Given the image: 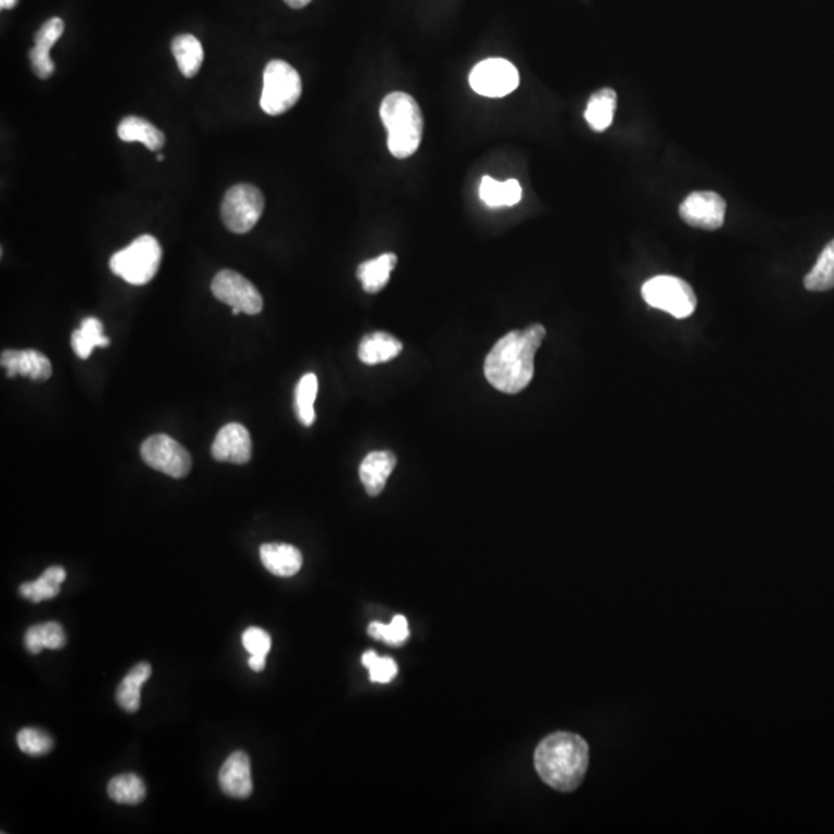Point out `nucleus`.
<instances>
[{"label":"nucleus","instance_id":"f03ea898","mask_svg":"<svg viewBox=\"0 0 834 834\" xmlns=\"http://www.w3.org/2000/svg\"><path fill=\"white\" fill-rule=\"evenodd\" d=\"M589 767L587 742L578 734L555 733L544 738L535 751L540 778L558 792H573L583 782Z\"/></svg>","mask_w":834,"mask_h":834},{"label":"nucleus","instance_id":"39448f33","mask_svg":"<svg viewBox=\"0 0 834 834\" xmlns=\"http://www.w3.org/2000/svg\"><path fill=\"white\" fill-rule=\"evenodd\" d=\"M302 97V79L288 62L274 60L263 72V93L260 105L270 116L283 115Z\"/></svg>","mask_w":834,"mask_h":834},{"label":"nucleus","instance_id":"393cba45","mask_svg":"<svg viewBox=\"0 0 834 834\" xmlns=\"http://www.w3.org/2000/svg\"><path fill=\"white\" fill-rule=\"evenodd\" d=\"M104 331V325L101 324L100 318L87 317L80 321V328L76 329L72 336V348L75 351L76 356L86 361L89 358L91 351L94 348H108L110 345V339L102 334Z\"/></svg>","mask_w":834,"mask_h":834},{"label":"nucleus","instance_id":"c85d7f7f","mask_svg":"<svg viewBox=\"0 0 834 834\" xmlns=\"http://www.w3.org/2000/svg\"><path fill=\"white\" fill-rule=\"evenodd\" d=\"M318 380L317 376L309 372V375L303 376L300 379L298 388H295L294 408L295 415H298L300 424L305 427H311L316 420V412H314V402L317 399Z\"/></svg>","mask_w":834,"mask_h":834},{"label":"nucleus","instance_id":"c756f323","mask_svg":"<svg viewBox=\"0 0 834 834\" xmlns=\"http://www.w3.org/2000/svg\"><path fill=\"white\" fill-rule=\"evenodd\" d=\"M368 634L376 640H383L387 645H402L408 639V623L404 616H396L390 624H382L375 621L369 624Z\"/></svg>","mask_w":834,"mask_h":834},{"label":"nucleus","instance_id":"412c9836","mask_svg":"<svg viewBox=\"0 0 834 834\" xmlns=\"http://www.w3.org/2000/svg\"><path fill=\"white\" fill-rule=\"evenodd\" d=\"M152 675V666L149 664H138L130 669L129 674L124 677L123 682L116 690V702L124 711L137 712L141 706V686Z\"/></svg>","mask_w":834,"mask_h":834},{"label":"nucleus","instance_id":"b1692460","mask_svg":"<svg viewBox=\"0 0 834 834\" xmlns=\"http://www.w3.org/2000/svg\"><path fill=\"white\" fill-rule=\"evenodd\" d=\"M67 573L61 566H51L36 581L24 583L20 587V594L33 603L46 602L54 598L61 591Z\"/></svg>","mask_w":834,"mask_h":834},{"label":"nucleus","instance_id":"c9c22d12","mask_svg":"<svg viewBox=\"0 0 834 834\" xmlns=\"http://www.w3.org/2000/svg\"><path fill=\"white\" fill-rule=\"evenodd\" d=\"M266 656H251L249 657V666L252 671L262 672L265 669Z\"/></svg>","mask_w":834,"mask_h":834},{"label":"nucleus","instance_id":"0eeeda50","mask_svg":"<svg viewBox=\"0 0 834 834\" xmlns=\"http://www.w3.org/2000/svg\"><path fill=\"white\" fill-rule=\"evenodd\" d=\"M265 211V197L252 185H237L226 192L222 218L233 233H248L255 228Z\"/></svg>","mask_w":834,"mask_h":834},{"label":"nucleus","instance_id":"423d86ee","mask_svg":"<svg viewBox=\"0 0 834 834\" xmlns=\"http://www.w3.org/2000/svg\"><path fill=\"white\" fill-rule=\"evenodd\" d=\"M642 295L650 308L665 311L675 318L693 316L697 308V295L690 283L674 276L649 278L642 288Z\"/></svg>","mask_w":834,"mask_h":834},{"label":"nucleus","instance_id":"ddd939ff","mask_svg":"<svg viewBox=\"0 0 834 834\" xmlns=\"http://www.w3.org/2000/svg\"><path fill=\"white\" fill-rule=\"evenodd\" d=\"M0 362L9 378L22 376L36 382H46L53 375L49 357L36 350H7L3 351Z\"/></svg>","mask_w":834,"mask_h":834},{"label":"nucleus","instance_id":"20e7f679","mask_svg":"<svg viewBox=\"0 0 834 834\" xmlns=\"http://www.w3.org/2000/svg\"><path fill=\"white\" fill-rule=\"evenodd\" d=\"M163 251L159 240L152 236H141L131 241L129 247L113 254L110 269L135 287L148 285L159 273Z\"/></svg>","mask_w":834,"mask_h":834},{"label":"nucleus","instance_id":"6ab92c4d","mask_svg":"<svg viewBox=\"0 0 834 834\" xmlns=\"http://www.w3.org/2000/svg\"><path fill=\"white\" fill-rule=\"evenodd\" d=\"M396 265L397 257L391 254V252L362 263L357 268V278L361 280L362 288L368 294H376V292L382 291L387 287L388 281H390L391 273L396 268Z\"/></svg>","mask_w":834,"mask_h":834},{"label":"nucleus","instance_id":"6e6552de","mask_svg":"<svg viewBox=\"0 0 834 834\" xmlns=\"http://www.w3.org/2000/svg\"><path fill=\"white\" fill-rule=\"evenodd\" d=\"M211 289L215 299L232 308L233 316L241 313L257 316L262 313L263 299L258 289L236 270H219L212 280Z\"/></svg>","mask_w":834,"mask_h":834},{"label":"nucleus","instance_id":"f8f14e48","mask_svg":"<svg viewBox=\"0 0 834 834\" xmlns=\"http://www.w3.org/2000/svg\"><path fill=\"white\" fill-rule=\"evenodd\" d=\"M212 456L219 463L247 464L252 457V439L247 427L228 424L218 431Z\"/></svg>","mask_w":834,"mask_h":834},{"label":"nucleus","instance_id":"58836bf2","mask_svg":"<svg viewBox=\"0 0 834 834\" xmlns=\"http://www.w3.org/2000/svg\"><path fill=\"white\" fill-rule=\"evenodd\" d=\"M156 160L163 161L164 160L163 153H159V155H156Z\"/></svg>","mask_w":834,"mask_h":834},{"label":"nucleus","instance_id":"1a4fd4ad","mask_svg":"<svg viewBox=\"0 0 834 834\" xmlns=\"http://www.w3.org/2000/svg\"><path fill=\"white\" fill-rule=\"evenodd\" d=\"M141 457L153 470L175 479L188 477L192 468L188 450L167 434H153L146 439L141 445Z\"/></svg>","mask_w":834,"mask_h":834},{"label":"nucleus","instance_id":"a878e982","mask_svg":"<svg viewBox=\"0 0 834 834\" xmlns=\"http://www.w3.org/2000/svg\"><path fill=\"white\" fill-rule=\"evenodd\" d=\"M67 643L64 628L60 623H42L31 626L25 634V647L28 653L39 654L43 649H61Z\"/></svg>","mask_w":834,"mask_h":834},{"label":"nucleus","instance_id":"9b49d317","mask_svg":"<svg viewBox=\"0 0 834 834\" xmlns=\"http://www.w3.org/2000/svg\"><path fill=\"white\" fill-rule=\"evenodd\" d=\"M726 203L711 190L693 192L680 204V217L693 228L716 230L725 223Z\"/></svg>","mask_w":834,"mask_h":834},{"label":"nucleus","instance_id":"f704fd0d","mask_svg":"<svg viewBox=\"0 0 834 834\" xmlns=\"http://www.w3.org/2000/svg\"><path fill=\"white\" fill-rule=\"evenodd\" d=\"M504 182H506L507 207L515 206V204L519 203V200H521L522 197L521 185H519L517 179H507V181Z\"/></svg>","mask_w":834,"mask_h":834},{"label":"nucleus","instance_id":"dca6fc26","mask_svg":"<svg viewBox=\"0 0 834 834\" xmlns=\"http://www.w3.org/2000/svg\"><path fill=\"white\" fill-rule=\"evenodd\" d=\"M394 467L396 456L391 452H371L362 460L358 475L369 496H379L383 492Z\"/></svg>","mask_w":834,"mask_h":834},{"label":"nucleus","instance_id":"473e14b6","mask_svg":"<svg viewBox=\"0 0 834 834\" xmlns=\"http://www.w3.org/2000/svg\"><path fill=\"white\" fill-rule=\"evenodd\" d=\"M479 197L489 207H507L506 182H500L490 177L482 178Z\"/></svg>","mask_w":834,"mask_h":834},{"label":"nucleus","instance_id":"7c9ffc66","mask_svg":"<svg viewBox=\"0 0 834 834\" xmlns=\"http://www.w3.org/2000/svg\"><path fill=\"white\" fill-rule=\"evenodd\" d=\"M17 746L28 756L49 755L53 749V738L36 728H24L17 734Z\"/></svg>","mask_w":834,"mask_h":834},{"label":"nucleus","instance_id":"aec40b11","mask_svg":"<svg viewBox=\"0 0 834 834\" xmlns=\"http://www.w3.org/2000/svg\"><path fill=\"white\" fill-rule=\"evenodd\" d=\"M118 137L124 142H142L146 148L153 150V152H159L166 142L163 131L156 129L148 119L139 118V116H126L121 121Z\"/></svg>","mask_w":834,"mask_h":834},{"label":"nucleus","instance_id":"4c0bfd02","mask_svg":"<svg viewBox=\"0 0 834 834\" xmlns=\"http://www.w3.org/2000/svg\"><path fill=\"white\" fill-rule=\"evenodd\" d=\"M17 2H20V0H0V9L2 10L14 9V7L17 5Z\"/></svg>","mask_w":834,"mask_h":834},{"label":"nucleus","instance_id":"a211bd4d","mask_svg":"<svg viewBox=\"0 0 834 834\" xmlns=\"http://www.w3.org/2000/svg\"><path fill=\"white\" fill-rule=\"evenodd\" d=\"M401 340L393 338L388 332H372L367 338L362 339L358 345V358L367 365L383 364V362L393 361L402 351Z\"/></svg>","mask_w":834,"mask_h":834},{"label":"nucleus","instance_id":"4468645a","mask_svg":"<svg viewBox=\"0 0 834 834\" xmlns=\"http://www.w3.org/2000/svg\"><path fill=\"white\" fill-rule=\"evenodd\" d=\"M219 786L226 796L233 799H247L252 795L251 760L247 753H232L223 763L218 775Z\"/></svg>","mask_w":834,"mask_h":834},{"label":"nucleus","instance_id":"f257e3e1","mask_svg":"<svg viewBox=\"0 0 834 834\" xmlns=\"http://www.w3.org/2000/svg\"><path fill=\"white\" fill-rule=\"evenodd\" d=\"M544 338L546 328L535 324L497 340L485 358L484 372L490 386L506 394H518L529 387L535 375V354Z\"/></svg>","mask_w":834,"mask_h":834},{"label":"nucleus","instance_id":"9d476101","mask_svg":"<svg viewBox=\"0 0 834 834\" xmlns=\"http://www.w3.org/2000/svg\"><path fill=\"white\" fill-rule=\"evenodd\" d=\"M519 73L511 62L492 58L475 65L470 87L481 97L503 98L518 89Z\"/></svg>","mask_w":834,"mask_h":834},{"label":"nucleus","instance_id":"7ed1b4c3","mask_svg":"<svg viewBox=\"0 0 834 834\" xmlns=\"http://www.w3.org/2000/svg\"><path fill=\"white\" fill-rule=\"evenodd\" d=\"M380 118L388 134V150L397 160L409 159L419 149L424 115L412 94L393 91L380 105Z\"/></svg>","mask_w":834,"mask_h":834},{"label":"nucleus","instance_id":"f3484780","mask_svg":"<svg viewBox=\"0 0 834 834\" xmlns=\"http://www.w3.org/2000/svg\"><path fill=\"white\" fill-rule=\"evenodd\" d=\"M260 558L273 576L283 578L295 576L303 565L302 552L291 544H263L260 547Z\"/></svg>","mask_w":834,"mask_h":834},{"label":"nucleus","instance_id":"2f4dec72","mask_svg":"<svg viewBox=\"0 0 834 834\" xmlns=\"http://www.w3.org/2000/svg\"><path fill=\"white\" fill-rule=\"evenodd\" d=\"M362 664L368 668L372 683H390L397 675V665L393 658L379 657L375 650H368L362 657Z\"/></svg>","mask_w":834,"mask_h":834},{"label":"nucleus","instance_id":"e433bc0d","mask_svg":"<svg viewBox=\"0 0 834 834\" xmlns=\"http://www.w3.org/2000/svg\"><path fill=\"white\" fill-rule=\"evenodd\" d=\"M287 2L288 7H291V9L300 10L305 9L306 5H309L311 0H285Z\"/></svg>","mask_w":834,"mask_h":834},{"label":"nucleus","instance_id":"cd10ccee","mask_svg":"<svg viewBox=\"0 0 834 834\" xmlns=\"http://www.w3.org/2000/svg\"><path fill=\"white\" fill-rule=\"evenodd\" d=\"M108 793L116 804L137 805L144 800L146 785L137 774H121L110 781Z\"/></svg>","mask_w":834,"mask_h":834},{"label":"nucleus","instance_id":"bb28decb","mask_svg":"<svg viewBox=\"0 0 834 834\" xmlns=\"http://www.w3.org/2000/svg\"><path fill=\"white\" fill-rule=\"evenodd\" d=\"M805 288L808 291L824 292L834 288V240L819 255L813 269L804 278Z\"/></svg>","mask_w":834,"mask_h":834},{"label":"nucleus","instance_id":"5701e85b","mask_svg":"<svg viewBox=\"0 0 834 834\" xmlns=\"http://www.w3.org/2000/svg\"><path fill=\"white\" fill-rule=\"evenodd\" d=\"M617 109V93L612 89H602L592 94L587 102L584 118L595 131H605L612 124Z\"/></svg>","mask_w":834,"mask_h":834},{"label":"nucleus","instance_id":"72a5a7b5","mask_svg":"<svg viewBox=\"0 0 834 834\" xmlns=\"http://www.w3.org/2000/svg\"><path fill=\"white\" fill-rule=\"evenodd\" d=\"M244 649L251 656H268L270 650V636L268 632L260 628H249L241 636Z\"/></svg>","mask_w":834,"mask_h":834},{"label":"nucleus","instance_id":"4be33fe9","mask_svg":"<svg viewBox=\"0 0 834 834\" xmlns=\"http://www.w3.org/2000/svg\"><path fill=\"white\" fill-rule=\"evenodd\" d=\"M172 53L177 61L179 72L186 78H193L200 72L204 61V50L193 35H179L172 40Z\"/></svg>","mask_w":834,"mask_h":834},{"label":"nucleus","instance_id":"2eb2a0df","mask_svg":"<svg viewBox=\"0 0 834 834\" xmlns=\"http://www.w3.org/2000/svg\"><path fill=\"white\" fill-rule=\"evenodd\" d=\"M64 21L51 17L35 36V47L30 50L31 70L40 79H49L54 73V62L51 61L50 50L64 33Z\"/></svg>","mask_w":834,"mask_h":834}]
</instances>
